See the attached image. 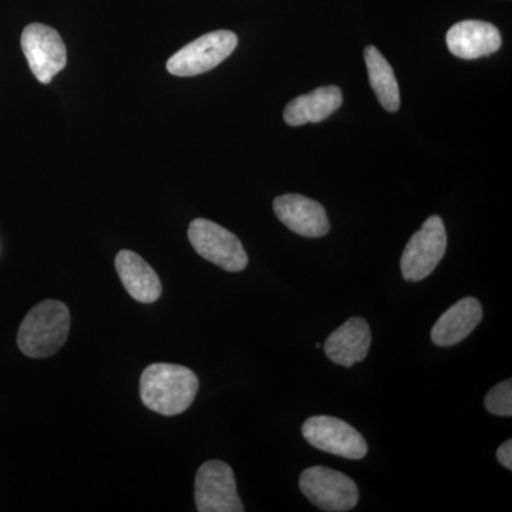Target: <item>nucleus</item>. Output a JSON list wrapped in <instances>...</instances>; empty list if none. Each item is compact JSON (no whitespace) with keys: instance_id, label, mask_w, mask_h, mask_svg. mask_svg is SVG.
Listing matches in <instances>:
<instances>
[{"instance_id":"nucleus-1","label":"nucleus","mask_w":512,"mask_h":512,"mask_svg":"<svg viewBox=\"0 0 512 512\" xmlns=\"http://www.w3.org/2000/svg\"><path fill=\"white\" fill-rule=\"evenodd\" d=\"M200 389V380L188 367L153 363L140 379L144 406L163 416H177L190 409Z\"/></svg>"},{"instance_id":"nucleus-2","label":"nucleus","mask_w":512,"mask_h":512,"mask_svg":"<svg viewBox=\"0 0 512 512\" xmlns=\"http://www.w3.org/2000/svg\"><path fill=\"white\" fill-rule=\"evenodd\" d=\"M69 332L70 312L63 302L47 299L37 303L20 325V352L32 359L53 356L63 348Z\"/></svg>"},{"instance_id":"nucleus-3","label":"nucleus","mask_w":512,"mask_h":512,"mask_svg":"<svg viewBox=\"0 0 512 512\" xmlns=\"http://www.w3.org/2000/svg\"><path fill=\"white\" fill-rule=\"evenodd\" d=\"M299 488L322 511H352L359 503V488L355 481L332 468H306L299 477Z\"/></svg>"},{"instance_id":"nucleus-4","label":"nucleus","mask_w":512,"mask_h":512,"mask_svg":"<svg viewBox=\"0 0 512 512\" xmlns=\"http://www.w3.org/2000/svg\"><path fill=\"white\" fill-rule=\"evenodd\" d=\"M238 46V37L229 30H217L198 37L167 62L168 73L178 77H192L210 72L220 66L234 53Z\"/></svg>"},{"instance_id":"nucleus-5","label":"nucleus","mask_w":512,"mask_h":512,"mask_svg":"<svg viewBox=\"0 0 512 512\" xmlns=\"http://www.w3.org/2000/svg\"><path fill=\"white\" fill-rule=\"evenodd\" d=\"M188 239L198 255L224 271L241 272L247 268L248 255L237 235L215 222L197 218L188 228Z\"/></svg>"},{"instance_id":"nucleus-6","label":"nucleus","mask_w":512,"mask_h":512,"mask_svg":"<svg viewBox=\"0 0 512 512\" xmlns=\"http://www.w3.org/2000/svg\"><path fill=\"white\" fill-rule=\"evenodd\" d=\"M447 249V232L439 215H433L423 227L410 238L404 248L402 261L403 278L420 282L433 274Z\"/></svg>"},{"instance_id":"nucleus-7","label":"nucleus","mask_w":512,"mask_h":512,"mask_svg":"<svg viewBox=\"0 0 512 512\" xmlns=\"http://www.w3.org/2000/svg\"><path fill=\"white\" fill-rule=\"evenodd\" d=\"M195 505L200 512H244L234 471L227 463L211 460L195 477Z\"/></svg>"},{"instance_id":"nucleus-8","label":"nucleus","mask_w":512,"mask_h":512,"mask_svg":"<svg viewBox=\"0 0 512 512\" xmlns=\"http://www.w3.org/2000/svg\"><path fill=\"white\" fill-rule=\"evenodd\" d=\"M23 55L32 73L42 84H49L67 64V50L56 29L42 23H30L22 33Z\"/></svg>"},{"instance_id":"nucleus-9","label":"nucleus","mask_w":512,"mask_h":512,"mask_svg":"<svg viewBox=\"0 0 512 512\" xmlns=\"http://www.w3.org/2000/svg\"><path fill=\"white\" fill-rule=\"evenodd\" d=\"M302 434L311 446L326 453L349 460H362L366 457L367 443L362 434L336 417H311L303 423Z\"/></svg>"},{"instance_id":"nucleus-10","label":"nucleus","mask_w":512,"mask_h":512,"mask_svg":"<svg viewBox=\"0 0 512 512\" xmlns=\"http://www.w3.org/2000/svg\"><path fill=\"white\" fill-rule=\"evenodd\" d=\"M274 211L286 227L306 238L325 237L330 229L325 208L299 194H285L274 201Z\"/></svg>"},{"instance_id":"nucleus-11","label":"nucleus","mask_w":512,"mask_h":512,"mask_svg":"<svg viewBox=\"0 0 512 512\" xmlns=\"http://www.w3.org/2000/svg\"><path fill=\"white\" fill-rule=\"evenodd\" d=\"M447 46L454 56L464 60L490 56L501 47L500 30L481 20H463L447 32Z\"/></svg>"},{"instance_id":"nucleus-12","label":"nucleus","mask_w":512,"mask_h":512,"mask_svg":"<svg viewBox=\"0 0 512 512\" xmlns=\"http://www.w3.org/2000/svg\"><path fill=\"white\" fill-rule=\"evenodd\" d=\"M372 345V332L365 319L355 316L350 318L330 333L325 342V353L336 365L352 367L363 362Z\"/></svg>"},{"instance_id":"nucleus-13","label":"nucleus","mask_w":512,"mask_h":512,"mask_svg":"<svg viewBox=\"0 0 512 512\" xmlns=\"http://www.w3.org/2000/svg\"><path fill=\"white\" fill-rule=\"evenodd\" d=\"M483 319V306L476 298H464L454 303L440 316L431 329L434 345L447 348L463 342Z\"/></svg>"},{"instance_id":"nucleus-14","label":"nucleus","mask_w":512,"mask_h":512,"mask_svg":"<svg viewBox=\"0 0 512 512\" xmlns=\"http://www.w3.org/2000/svg\"><path fill=\"white\" fill-rule=\"evenodd\" d=\"M116 269L131 298L141 303H153L163 293L160 276L136 252L123 249L116 256Z\"/></svg>"},{"instance_id":"nucleus-15","label":"nucleus","mask_w":512,"mask_h":512,"mask_svg":"<svg viewBox=\"0 0 512 512\" xmlns=\"http://www.w3.org/2000/svg\"><path fill=\"white\" fill-rule=\"evenodd\" d=\"M343 96L339 87H319L315 92L296 97L286 106L284 119L292 127L319 123L332 116L342 106Z\"/></svg>"},{"instance_id":"nucleus-16","label":"nucleus","mask_w":512,"mask_h":512,"mask_svg":"<svg viewBox=\"0 0 512 512\" xmlns=\"http://www.w3.org/2000/svg\"><path fill=\"white\" fill-rule=\"evenodd\" d=\"M365 62L370 86L375 90L377 100L384 109L396 113L400 109V89L392 66L375 46L366 47Z\"/></svg>"},{"instance_id":"nucleus-17","label":"nucleus","mask_w":512,"mask_h":512,"mask_svg":"<svg viewBox=\"0 0 512 512\" xmlns=\"http://www.w3.org/2000/svg\"><path fill=\"white\" fill-rule=\"evenodd\" d=\"M485 409L495 416L511 417L512 414V383L504 380L494 386L484 400Z\"/></svg>"},{"instance_id":"nucleus-18","label":"nucleus","mask_w":512,"mask_h":512,"mask_svg":"<svg viewBox=\"0 0 512 512\" xmlns=\"http://www.w3.org/2000/svg\"><path fill=\"white\" fill-rule=\"evenodd\" d=\"M497 458L508 470H512V441L507 440L497 450Z\"/></svg>"}]
</instances>
